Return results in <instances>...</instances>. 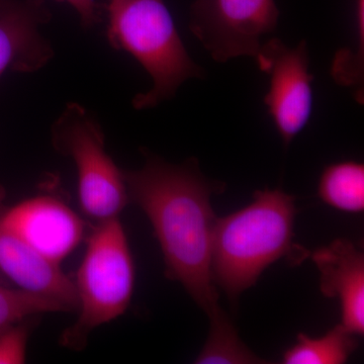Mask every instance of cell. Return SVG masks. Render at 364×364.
<instances>
[{
    "label": "cell",
    "instance_id": "6da1fadb",
    "mask_svg": "<svg viewBox=\"0 0 364 364\" xmlns=\"http://www.w3.org/2000/svg\"><path fill=\"white\" fill-rule=\"evenodd\" d=\"M129 198L152 224L165 262V274L186 289L210 321L208 338L238 334L219 305L212 273L215 217L210 196L221 182L203 176L196 159L181 165L147 155L139 170L124 171Z\"/></svg>",
    "mask_w": 364,
    "mask_h": 364
},
{
    "label": "cell",
    "instance_id": "7a4b0ae2",
    "mask_svg": "<svg viewBox=\"0 0 364 364\" xmlns=\"http://www.w3.org/2000/svg\"><path fill=\"white\" fill-rule=\"evenodd\" d=\"M296 205L280 189L254 193L247 207L217 218L213 232L212 273L215 286L236 301L269 265L289 254L296 262L308 256L293 244Z\"/></svg>",
    "mask_w": 364,
    "mask_h": 364
},
{
    "label": "cell",
    "instance_id": "3957f363",
    "mask_svg": "<svg viewBox=\"0 0 364 364\" xmlns=\"http://www.w3.org/2000/svg\"><path fill=\"white\" fill-rule=\"evenodd\" d=\"M105 9L109 44L130 53L152 78L150 90L134 97L136 109L157 107L188 79L205 76L189 56L163 0H107Z\"/></svg>",
    "mask_w": 364,
    "mask_h": 364
},
{
    "label": "cell",
    "instance_id": "277c9868",
    "mask_svg": "<svg viewBox=\"0 0 364 364\" xmlns=\"http://www.w3.org/2000/svg\"><path fill=\"white\" fill-rule=\"evenodd\" d=\"M74 284L77 320L62 333L60 344L81 351L91 333L126 313L133 298L135 265L119 218L95 228Z\"/></svg>",
    "mask_w": 364,
    "mask_h": 364
},
{
    "label": "cell",
    "instance_id": "5b68a950",
    "mask_svg": "<svg viewBox=\"0 0 364 364\" xmlns=\"http://www.w3.org/2000/svg\"><path fill=\"white\" fill-rule=\"evenodd\" d=\"M52 142L75 163L83 214L98 223L119 217L130 198L124 171L105 151L97 119L81 105L69 104L53 124Z\"/></svg>",
    "mask_w": 364,
    "mask_h": 364
},
{
    "label": "cell",
    "instance_id": "8992f818",
    "mask_svg": "<svg viewBox=\"0 0 364 364\" xmlns=\"http://www.w3.org/2000/svg\"><path fill=\"white\" fill-rule=\"evenodd\" d=\"M275 0H195L189 28L215 61L255 57L279 23Z\"/></svg>",
    "mask_w": 364,
    "mask_h": 364
},
{
    "label": "cell",
    "instance_id": "52a82bcc",
    "mask_svg": "<svg viewBox=\"0 0 364 364\" xmlns=\"http://www.w3.org/2000/svg\"><path fill=\"white\" fill-rule=\"evenodd\" d=\"M269 77L264 104L284 145L303 131L313 111V75L305 41L291 48L277 38L262 43L254 57Z\"/></svg>",
    "mask_w": 364,
    "mask_h": 364
},
{
    "label": "cell",
    "instance_id": "ba28073f",
    "mask_svg": "<svg viewBox=\"0 0 364 364\" xmlns=\"http://www.w3.org/2000/svg\"><path fill=\"white\" fill-rule=\"evenodd\" d=\"M0 224L58 264L77 247L85 233L80 218L51 196H35L11 208L0 203Z\"/></svg>",
    "mask_w": 364,
    "mask_h": 364
},
{
    "label": "cell",
    "instance_id": "9c48e42d",
    "mask_svg": "<svg viewBox=\"0 0 364 364\" xmlns=\"http://www.w3.org/2000/svg\"><path fill=\"white\" fill-rule=\"evenodd\" d=\"M49 20L44 0H0V77L7 70L33 73L51 60L40 31Z\"/></svg>",
    "mask_w": 364,
    "mask_h": 364
},
{
    "label": "cell",
    "instance_id": "30bf717a",
    "mask_svg": "<svg viewBox=\"0 0 364 364\" xmlns=\"http://www.w3.org/2000/svg\"><path fill=\"white\" fill-rule=\"evenodd\" d=\"M4 191L0 186V203ZM0 272L18 289L57 301L66 312H77L78 296L73 280L58 263L47 259L18 235L0 224Z\"/></svg>",
    "mask_w": 364,
    "mask_h": 364
},
{
    "label": "cell",
    "instance_id": "8fae6325",
    "mask_svg": "<svg viewBox=\"0 0 364 364\" xmlns=\"http://www.w3.org/2000/svg\"><path fill=\"white\" fill-rule=\"evenodd\" d=\"M320 272V289L327 298H337L342 321L356 336L364 334V255L347 239L311 253Z\"/></svg>",
    "mask_w": 364,
    "mask_h": 364
},
{
    "label": "cell",
    "instance_id": "7c38bea8",
    "mask_svg": "<svg viewBox=\"0 0 364 364\" xmlns=\"http://www.w3.org/2000/svg\"><path fill=\"white\" fill-rule=\"evenodd\" d=\"M356 335L344 326L337 325L324 336L312 338L298 335L296 343L282 355L284 364H342L358 348Z\"/></svg>",
    "mask_w": 364,
    "mask_h": 364
},
{
    "label": "cell",
    "instance_id": "4fadbf2b",
    "mask_svg": "<svg viewBox=\"0 0 364 364\" xmlns=\"http://www.w3.org/2000/svg\"><path fill=\"white\" fill-rule=\"evenodd\" d=\"M318 193L329 207L358 214L364 210V166L354 161L326 167L318 181Z\"/></svg>",
    "mask_w": 364,
    "mask_h": 364
},
{
    "label": "cell",
    "instance_id": "5bb4252c",
    "mask_svg": "<svg viewBox=\"0 0 364 364\" xmlns=\"http://www.w3.org/2000/svg\"><path fill=\"white\" fill-rule=\"evenodd\" d=\"M66 312L57 301L0 286V329L44 313Z\"/></svg>",
    "mask_w": 364,
    "mask_h": 364
},
{
    "label": "cell",
    "instance_id": "9a60e30c",
    "mask_svg": "<svg viewBox=\"0 0 364 364\" xmlns=\"http://www.w3.org/2000/svg\"><path fill=\"white\" fill-rule=\"evenodd\" d=\"M25 321L0 329V364L26 363L30 333Z\"/></svg>",
    "mask_w": 364,
    "mask_h": 364
},
{
    "label": "cell",
    "instance_id": "2e32d148",
    "mask_svg": "<svg viewBox=\"0 0 364 364\" xmlns=\"http://www.w3.org/2000/svg\"><path fill=\"white\" fill-rule=\"evenodd\" d=\"M70 4L80 18L82 26L90 28L100 21V11L95 0H61Z\"/></svg>",
    "mask_w": 364,
    "mask_h": 364
}]
</instances>
